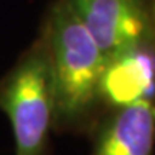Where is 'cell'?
<instances>
[{"label": "cell", "instance_id": "cell-6", "mask_svg": "<svg viewBox=\"0 0 155 155\" xmlns=\"http://www.w3.org/2000/svg\"><path fill=\"white\" fill-rule=\"evenodd\" d=\"M152 17H154V23H155V0L152 3Z\"/></svg>", "mask_w": 155, "mask_h": 155}, {"label": "cell", "instance_id": "cell-1", "mask_svg": "<svg viewBox=\"0 0 155 155\" xmlns=\"http://www.w3.org/2000/svg\"><path fill=\"white\" fill-rule=\"evenodd\" d=\"M42 26L49 46L53 131L89 135L105 112L99 83L106 58L66 0L53 3Z\"/></svg>", "mask_w": 155, "mask_h": 155}, {"label": "cell", "instance_id": "cell-2", "mask_svg": "<svg viewBox=\"0 0 155 155\" xmlns=\"http://www.w3.org/2000/svg\"><path fill=\"white\" fill-rule=\"evenodd\" d=\"M0 109L12 125L15 155H49L53 89L46 30L0 81Z\"/></svg>", "mask_w": 155, "mask_h": 155}, {"label": "cell", "instance_id": "cell-3", "mask_svg": "<svg viewBox=\"0 0 155 155\" xmlns=\"http://www.w3.org/2000/svg\"><path fill=\"white\" fill-rule=\"evenodd\" d=\"M106 59L145 43H155L151 0H66Z\"/></svg>", "mask_w": 155, "mask_h": 155}, {"label": "cell", "instance_id": "cell-5", "mask_svg": "<svg viewBox=\"0 0 155 155\" xmlns=\"http://www.w3.org/2000/svg\"><path fill=\"white\" fill-rule=\"evenodd\" d=\"M89 135L92 155H154L155 104L106 109Z\"/></svg>", "mask_w": 155, "mask_h": 155}, {"label": "cell", "instance_id": "cell-4", "mask_svg": "<svg viewBox=\"0 0 155 155\" xmlns=\"http://www.w3.org/2000/svg\"><path fill=\"white\" fill-rule=\"evenodd\" d=\"M99 98L105 111L155 104V43L139 45L106 59Z\"/></svg>", "mask_w": 155, "mask_h": 155}]
</instances>
